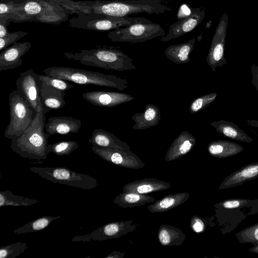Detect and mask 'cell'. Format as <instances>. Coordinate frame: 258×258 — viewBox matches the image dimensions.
I'll use <instances>...</instances> for the list:
<instances>
[{"label": "cell", "instance_id": "obj_1", "mask_svg": "<svg viewBox=\"0 0 258 258\" xmlns=\"http://www.w3.org/2000/svg\"><path fill=\"white\" fill-rule=\"evenodd\" d=\"M45 119L43 112L36 113L30 125L20 136L11 139V149L25 158L46 159L50 135L44 132Z\"/></svg>", "mask_w": 258, "mask_h": 258}, {"label": "cell", "instance_id": "obj_2", "mask_svg": "<svg viewBox=\"0 0 258 258\" xmlns=\"http://www.w3.org/2000/svg\"><path fill=\"white\" fill-rule=\"evenodd\" d=\"M88 13L124 17L132 14L145 13L160 14L172 9L160 0H125L104 1H85Z\"/></svg>", "mask_w": 258, "mask_h": 258}, {"label": "cell", "instance_id": "obj_3", "mask_svg": "<svg viewBox=\"0 0 258 258\" xmlns=\"http://www.w3.org/2000/svg\"><path fill=\"white\" fill-rule=\"evenodd\" d=\"M63 54L66 58L80 61L83 64L105 70L125 71L136 69L132 58L113 47L82 49L79 52H64Z\"/></svg>", "mask_w": 258, "mask_h": 258}, {"label": "cell", "instance_id": "obj_4", "mask_svg": "<svg viewBox=\"0 0 258 258\" xmlns=\"http://www.w3.org/2000/svg\"><path fill=\"white\" fill-rule=\"evenodd\" d=\"M46 75L80 85H93L116 88L120 91L128 87V82L112 75L67 67H50L43 70Z\"/></svg>", "mask_w": 258, "mask_h": 258}, {"label": "cell", "instance_id": "obj_5", "mask_svg": "<svg viewBox=\"0 0 258 258\" xmlns=\"http://www.w3.org/2000/svg\"><path fill=\"white\" fill-rule=\"evenodd\" d=\"M137 23H151L152 22L141 17H117L93 13L81 14L78 17L70 19L69 26L95 31H107Z\"/></svg>", "mask_w": 258, "mask_h": 258}, {"label": "cell", "instance_id": "obj_6", "mask_svg": "<svg viewBox=\"0 0 258 258\" xmlns=\"http://www.w3.org/2000/svg\"><path fill=\"white\" fill-rule=\"evenodd\" d=\"M29 170L52 182L83 189L91 190L97 187L98 184L95 178L65 167H32Z\"/></svg>", "mask_w": 258, "mask_h": 258}, {"label": "cell", "instance_id": "obj_7", "mask_svg": "<svg viewBox=\"0 0 258 258\" xmlns=\"http://www.w3.org/2000/svg\"><path fill=\"white\" fill-rule=\"evenodd\" d=\"M10 120L5 137L9 139L20 136L31 124L32 108L17 90H13L9 96Z\"/></svg>", "mask_w": 258, "mask_h": 258}, {"label": "cell", "instance_id": "obj_8", "mask_svg": "<svg viewBox=\"0 0 258 258\" xmlns=\"http://www.w3.org/2000/svg\"><path fill=\"white\" fill-rule=\"evenodd\" d=\"M165 32L159 24L137 23L111 31L108 37L114 42H143L163 37Z\"/></svg>", "mask_w": 258, "mask_h": 258}, {"label": "cell", "instance_id": "obj_9", "mask_svg": "<svg viewBox=\"0 0 258 258\" xmlns=\"http://www.w3.org/2000/svg\"><path fill=\"white\" fill-rule=\"evenodd\" d=\"M42 82L38 74L33 70H29L20 74L17 79V90L29 104L36 113L43 112L46 114L49 109L44 106L41 98Z\"/></svg>", "mask_w": 258, "mask_h": 258}, {"label": "cell", "instance_id": "obj_10", "mask_svg": "<svg viewBox=\"0 0 258 258\" xmlns=\"http://www.w3.org/2000/svg\"><path fill=\"white\" fill-rule=\"evenodd\" d=\"M137 226V224L134 223L133 220L109 223L97 228L89 234L75 236L71 241L86 242L91 240L104 241L109 239L117 238L134 231Z\"/></svg>", "mask_w": 258, "mask_h": 258}, {"label": "cell", "instance_id": "obj_11", "mask_svg": "<svg viewBox=\"0 0 258 258\" xmlns=\"http://www.w3.org/2000/svg\"><path fill=\"white\" fill-rule=\"evenodd\" d=\"M228 26V15L224 12L214 34L206 61L214 72L216 68L227 64L225 45Z\"/></svg>", "mask_w": 258, "mask_h": 258}, {"label": "cell", "instance_id": "obj_12", "mask_svg": "<svg viewBox=\"0 0 258 258\" xmlns=\"http://www.w3.org/2000/svg\"><path fill=\"white\" fill-rule=\"evenodd\" d=\"M92 151L103 160L122 167L138 169L145 164L132 151L92 146Z\"/></svg>", "mask_w": 258, "mask_h": 258}, {"label": "cell", "instance_id": "obj_13", "mask_svg": "<svg viewBox=\"0 0 258 258\" xmlns=\"http://www.w3.org/2000/svg\"><path fill=\"white\" fill-rule=\"evenodd\" d=\"M48 1L46 0H27L21 9L17 12L5 17L10 22H21L36 20L39 16H42L47 11L59 9L55 6L58 5L54 3L48 5Z\"/></svg>", "mask_w": 258, "mask_h": 258}, {"label": "cell", "instance_id": "obj_14", "mask_svg": "<svg viewBox=\"0 0 258 258\" xmlns=\"http://www.w3.org/2000/svg\"><path fill=\"white\" fill-rule=\"evenodd\" d=\"M82 97L93 105L105 107H115L135 99L128 94L103 91L85 92Z\"/></svg>", "mask_w": 258, "mask_h": 258}, {"label": "cell", "instance_id": "obj_15", "mask_svg": "<svg viewBox=\"0 0 258 258\" xmlns=\"http://www.w3.org/2000/svg\"><path fill=\"white\" fill-rule=\"evenodd\" d=\"M205 16V10L203 9L186 18L179 20L169 26L168 33L162 37L160 41L168 42L191 31L202 22Z\"/></svg>", "mask_w": 258, "mask_h": 258}, {"label": "cell", "instance_id": "obj_16", "mask_svg": "<svg viewBox=\"0 0 258 258\" xmlns=\"http://www.w3.org/2000/svg\"><path fill=\"white\" fill-rule=\"evenodd\" d=\"M29 41L16 42L8 47L0 53V71L13 69L20 66L22 63V57L31 47Z\"/></svg>", "mask_w": 258, "mask_h": 258}, {"label": "cell", "instance_id": "obj_17", "mask_svg": "<svg viewBox=\"0 0 258 258\" xmlns=\"http://www.w3.org/2000/svg\"><path fill=\"white\" fill-rule=\"evenodd\" d=\"M82 125L81 120L70 116H53L48 118L45 129L50 136L77 133Z\"/></svg>", "mask_w": 258, "mask_h": 258}, {"label": "cell", "instance_id": "obj_18", "mask_svg": "<svg viewBox=\"0 0 258 258\" xmlns=\"http://www.w3.org/2000/svg\"><path fill=\"white\" fill-rule=\"evenodd\" d=\"M258 178V162L247 164L226 176L218 189H224L240 185Z\"/></svg>", "mask_w": 258, "mask_h": 258}, {"label": "cell", "instance_id": "obj_19", "mask_svg": "<svg viewBox=\"0 0 258 258\" xmlns=\"http://www.w3.org/2000/svg\"><path fill=\"white\" fill-rule=\"evenodd\" d=\"M195 137L187 131H182L173 141L166 152L165 160L172 161L188 153L196 144Z\"/></svg>", "mask_w": 258, "mask_h": 258}, {"label": "cell", "instance_id": "obj_20", "mask_svg": "<svg viewBox=\"0 0 258 258\" xmlns=\"http://www.w3.org/2000/svg\"><path fill=\"white\" fill-rule=\"evenodd\" d=\"M171 186L170 183L165 181L154 178H146L125 184L123 187V192L147 194L152 192L166 190Z\"/></svg>", "mask_w": 258, "mask_h": 258}, {"label": "cell", "instance_id": "obj_21", "mask_svg": "<svg viewBox=\"0 0 258 258\" xmlns=\"http://www.w3.org/2000/svg\"><path fill=\"white\" fill-rule=\"evenodd\" d=\"M89 142L93 146L132 151L130 146L113 134L103 129L96 128L93 132Z\"/></svg>", "mask_w": 258, "mask_h": 258}, {"label": "cell", "instance_id": "obj_22", "mask_svg": "<svg viewBox=\"0 0 258 258\" xmlns=\"http://www.w3.org/2000/svg\"><path fill=\"white\" fill-rule=\"evenodd\" d=\"M135 124L133 128L142 130L156 126L161 119L160 110L158 107L152 104L146 105L143 112L135 113L131 117Z\"/></svg>", "mask_w": 258, "mask_h": 258}, {"label": "cell", "instance_id": "obj_23", "mask_svg": "<svg viewBox=\"0 0 258 258\" xmlns=\"http://www.w3.org/2000/svg\"><path fill=\"white\" fill-rule=\"evenodd\" d=\"M196 41L193 38L184 43L171 45L165 50V56L175 63H186L190 60L189 54L194 48Z\"/></svg>", "mask_w": 258, "mask_h": 258}, {"label": "cell", "instance_id": "obj_24", "mask_svg": "<svg viewBox=\"0 0 258 258\" xmlns=\"http://www.w3.org/2000/svg\"><path fill=\"white\" fill-rule=\"evenodd\" d=\"M189 194L186 192L168 195L163 198L156 200L147 207L151 213H162L178 207L187 200Z\"/></svg>", "mask_w": 258, "mask_h": 258}, {"label": "cell", "instance_id": "obj_25", "mask_svg": "<svg viewBox=\"0 0 258 258\" xmlns=\"http://www.w3.org/2000/svg\"><path fill=\"white\" fill-rule=\"evenodd\" d=\"M243 147L235 142L216 140L208 145L209 153L213 157L225 158L236 155L243 151Z\"/></svg>", "mask_w": 258, "mask_h": 258}, {"label": "cell", "instance_id": "obj_26", "mask_svg": "<svg viewBox=\"0 0 258 258\" xmlns=\"http://www.w3.org/2000/svg\"><path fill=\"white\" fill-rule=\"evenodd\" d=\"M210 125L216 129L217 133L231 139L246 143L253 141L252 138L232 122L221 119L213 121Z\"/></svg>", "mask_w": 258, "mask_h": 258}, {"label": "cell", "instance_id": "obj_27", "mask_svg": "<svg viewBox=\"0 0 258 258\" xmlns=\"http://www.w3.org/2000/svg\"><path fill=\"white\" fill-rule=\"evenodd\" d=\"M64 91L42 84L41 98L43 105L49 110H58L66 104Z\"/></svg>", "mask_w": 258, "mask_h": 258}, {"label": "cell", "instance_id": "obj_28", "mask_svg": "<svg viewBox=\"0 0 258 258\" xmlns=\"http://www.w3.org/2000/svg\"><path fill=\"white\" fill-rule=\"evenodd\" d=\"M158 239L162 245L179 246L185 241L186 235L180 229L172 225H162L159 228Z\"/></svg>", "mask_w": 258, "mask_h": 258}, {"label": "cell", "instance_id": "obj_29", "mask_svg": "<svg viewBox=\"0 0 258 258\" xmlns=\"http://www.w3.org/2000/svg\"><path fill=\"white\" fill-rule=\"evenodd\" d=\"M155 201L153 197L146 194L123 192L115 197L113 203L125 209L144 206L147 203H154Z\"/></svg>", "mask_w": 258, "mask_h": 258}, {"label": "cell", "instance_id": "obj_30", "mask_svg": "<svg viewBox=\"0 0 258 258\" xmlns=\"http://www.w3.org/2000/svg\"><path fill=\"white\" fill-rule=\"evenodd\" d=\"M60 216H44L30 221L22 227L15 229L13 232L16 234L37 232L47 227L53 221Z\"/></svg>", "mask_w": 258, "mask_h": 258}, {"label": "cell", "instance_id": "obj_31", "mask_svg": "<svg viewBox=\"0 0 258 258\" xmlns=\"http://www.w3.org/2000/svg\"><path fill=\"white\" fill-rule=\"evenodd\" d=\"M40 202L39 201L14 195L6 190L0 191V207L5 206H29Z\"/></svg>", "mask_w": 258, "mask_h": 258}, {"label": "cell", "instance_id": "obj_32", "mask_svg": "<svg viewBox=\"0 0 258 258\" xmlns=\"http://www.w3.org/2000/svg\"><path fill=\"white\" fill-rule=\"evenodd\" d=\"M78 144L75 141H66L48 144L47 154L53 153L58 156L68 155L78 148Z\"/></svg>", "mask_w": 258, "mask_h": 258}, {"label": "cell", "instance_id": "obj_33", "mask_svg": "<svg viewBox=\"0 0 258 258\" xmlns=\"http://www.w3.org/2000/svg\"><path fill=\"white\" fill-rule=\"evenodd\" d=\"M238 241L241 243H258V223L240 231L235 234Z\"/></svg>", "mask_w": 258, "mask_h": 258}, {"label": "cell", "instance_id": "obj_34", "mask_svg": "<svg viewBox=\"0 0 258 258\" xmlns=\"http://www.w3.org/2000/svg\"><path fill=\"white\" fill-rule=\"evenodd\" d=\"M28 247L26 242H17L0 248V258H16Z\"/></svg>", "mask_w": 258, "mask_h": 258}, {"label": "cell", "instance_id": "obj_35", "mask_svg": "<svg viewBox=\"0 0 258 258\" xmlns=\"http://www.w3.org/2000/svg\"><path fill=\"white\" fill-rule=\"evenodd\" d=\"M217 96V93L214 92L196 98L189 105V112L196 113L204 109L216 99Z\"/></svg>", "mask_w": 258, "mask_h": 258}, {"label": "cell", "instance_id": "obj_36", "mask_svg": "<svg viewBox=\"0 0 258 258\" xmlns=\"http://www.w3.org/2000/svg\"><path fill=\"white\" fill-rule=\"evenodd\" d=\"M256 200L245 199H231L224 200L214 205L218 209H241L245 207H252Z\"/></svg>", "mask_w": 258, "mask_h": 258}, {"label": "cell", "instance_id": "obj_37", "mask_svg": "<svg viewBox=\"0 0 258 258\" xmlns=\"http://www.w3.org/2000/svg\"><path fill=\"white\" fill-rule=\"evenodd\" d=\"M27 0H0V17H5L20 11Z\"/></svg>", "mask_w": 258, "mask_h": 258}, {"label": "cell", "instance_id": "obj_38", "mask_svg": "<svg viewBox=\"0 0 258 258\" xmlns=\"http://www.w3.org/2000/svg\"><path fill=\"white\" fill-rule=\"evenodd\" d=\"M39 79L43 85H46L56 89L67 91L74 88V86L69 81L62 79L53 77L46 75L38 74Z\"/></svg>", "mask_w": 258, "mask_h": 258}, {"label": "cell", "instance_id": "obj_39", "mask_svg": "<svg viewBox=\"0 0 258 258\" xmlns=\"http://www.w3.org/2000/svg\"><path fill=\"white\" fill-rule=\"evenodd\" d=\"M57 4L69 13L77 15L85 12V8L83 1H75L74 0H46Z\"/></svg>", "mask_w": 258, "mask_h": 258}, {"label": "cell", "instance_id": "obj_40", "mask_svg": "<svg viewBox=\"0 0 258 258\" xmlns=\"http://www.w3.org/2000/svg\"><path fill=\"white\" fill-rule=\"evenodd\" d=\"M28 34V32L24 31L9 32L4 37L0 38V51H3L9 45L16 43Z\"/></svg>", "mask_w": 258, "mask_h": 258}, {"label": "cell", "instance_id": "obj_41", "mask_svg": "<svg viewBox=\"0 0 258 258\" xmlns=\"http://www.w3.org/2000/svg\"><path fill=\"white\" fill-rule=\"evenodd\" d=\"M201 10V9L200 8H190L186 4H182V5H181L179 7L177 12V19L179 20L180 19L186 18L194 13L197 12Z\"/></svg>", "mask_w": 258, "mask_h": 258}, {"label": "cell", "instance_id": "obj_42", "mask_svg": "<svg viewBox=\"0 0 258 258\" xmlns=\"http://www.w3.org/2000/svg\"><path fill=\"white\" fill-rule=\"evenodd\" d=\"M190 227L195 232L201 233L205 230L206 224L201 218L194 216L190 220Z\"/></svg>", "mask_w": 258, "mask_h": 258}, {"label": "cell", "instance_id": "obj_43", "mask_svg": "<svg viewBox=\"0 0 258 258\" xmlns=\"http://www.w3.org/2000/svg\"><path fill=\"white\" fill-rule=\"evenodd\" d=\"M250 69L252 75L251 83L258 91V66L252 63Z\"/></svg>", "mask_w": 258, "mask_h": 258}, {"label": "cell", "instance_id": "obj_44", "mask_svg": "<svg viewBox=\"0 0 258 258\" xmlns=\"http://www.w3.org/2000/svg\"><path fill=\"white\" fill-rule=\"evenodd\" d=\"M10 22L7 19L0 18V38L4 37L9 32L7 29V26Z\"/></svg>", "mask_w": 258, "mask_h": 258}, {"label": "cell", "instance_id": "obj_45", "mask_svg": "<svg viewBox=\"0 0 258 258\" xmlns=\"http://www.w3.org/2000/svg\"><path fill=\"white\" fill-rule=\"evenodd\" d=\"M251 211L249 215H254L258 213V199H256V202L251 207Z\"/></svg>", "mask_w": 258, "mask_h": 258}, {"label": "cell", "instance_id": "obj_46", "mask_svg": "<svg viewBox=\"0 0 258 258\" xmlns=\"http://www.w3.org/2000/svg\"><path fill=\"white\" fill-rule=\"evenodd\" d=\"M246 124L252 127H258V120L254 119H247Z\"/></svg>", "mask_w": 258, "mask_h": 258}, {"label": "cell", "instance_id": "obj_47", "mask_svg": "<svg viewBox=\"0 0 258 258\" xmlns=\"http://www.w3.org/2000/svg\"><path fill=\"white\" fill-rule=\"evenodd\" d=\"M119 252H117L116 251H113L112 253H110L108 255H107L105 258H117L120 257Z\"/></svg>", "mask_w": 258, "mask_h": 258}, {"label": "cell", "instance_id": "obj_48", "mask_svg": "<svg viewBox=\"0 0 258 258\" xmlns=\"http://www.w3.org/2000/svg\"><path fill=\"white\" fill-rule=\"evenodd\" d=\"M248 250L253 253H258V243L254 245V246L249 249Z\"/></svg>", "mask_w": 258, "mask_h": 258}]
</instances>
